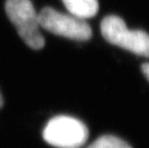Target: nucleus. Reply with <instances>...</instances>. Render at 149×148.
Listing matches in <instances>:
<instances>
[{
	"label": "nucleus",
	"mask_w": 149,
	"mask_h": 148,
	"mask_svg": "<svg viewBox=\"0 0 149 148\" xmlns=\"http://www.w3.org/2000/svg\"><path fill=\"white\" fill-rule=\"evenodd\" d=\"M87 148H132L129 144L121 138L112 136V135H105L98 138L93 143L90 144Z\"/></svg>",
	"instance_id": "obj_6"
},
{
	"label": "nucleus",
	"mask_w": 149,
	"mask_h": 148,
	"mask_svg": "<svg viewBox=\"0 0 149 148\" xmlns=\"http://www.w3.org/2000/svg\"><path fill=\"white\" fill-rule=\"evenodd\" d=\"M6 13L26 44L39 50L44 46V38L32 2L30 0H7Z\"/></svg>",
	"instance_id": "obj_2"
},
{
	"label": "nucleus",
	"mask_w": 149,
	"mask_h": 148,
	"mask_svg": "<svg viewBox=\"0 0 149 148\" xmlns=\"http://www.w3.org/2000/svg\"><path fill=\"white\" fill-rule=\"evenodd\" d=\"M40 28L70 40H88L91 38V28L87 21L70 14H64L46 7L38 14Z\"/></svg>",
	"instance_id": "obj_4"
},
{
	"label": "nucleus",
	"mask_w": 149,
	"mask_h": 148,
	"mask_svg": "<svg viewBox=\"0 0 149 148\" xmlns=\"http://www.w3.org/2000/svg\"><path fill=\"white\" fill-rule=\"evenodd\" d=\"M101 34L108 42L143 57H149V35L141 30H131L116 15H108L101 21Z\"/></svg>",
	"instance_id": "obj_1"
},
{
	"label": "nucleus",
	"mask_w": 149,
	"mask_h": 148,
	"mask_svg": "<svg viewBox=\"0 0 149 148\" xmlns=\"http://www.w3.org/2000/svg\"><path fill=\"white\" fill-rule=\"evenodd\" d=\"M69 14L82 19L93 17L98 12L97 0H62Z\"/></svg>",
	"instance_id": "obj_5"
},
{
	"label": "nucleus",
	"mask_w": 149,
	"mask_h": 148,
	"mask_svg": "<svg viewBox=\"0 0 149 148\" xmlns=\"http://www.w3.org/2000/svg\"><path fill=\"white\" fill-rule=\"evenodd\" d=\"M2 105H3V98H2L1 92H0V108L2 107Z\"/></svg>",
	"instance_id": "obj_8"
},
{
	"label": "nucleus",
	"mask_w": 149,
	"mask_h": 148,
	"mask_svg": "<svg viewBox=\"0 0 149 148\" xmlns=\"http://www.w3.org/2000/svg\"><path fill=\"white\" fill-rule=\"evenodd\" d=\"M88 137L83 122L68 115H58L50 119L43 130V138L58 148H80Z\"/></svg>",
	"instance_id": "obj_3"
},
{
	"label": "nucleus",
	"mask_w": 149,
	"mask_h": 148,
	"mask_svg": "<svg viewBox=\"0 0 149 148\" xmlns=\"http://www.w3.org/2000/svg\"><path fill=\"white\" fill-rule=\"evenodd\" d=\"M141 71L144 74V76L146 77V79L149 81V63L143 64L141 65Z\"/></svg>",
	"instance_id": "obj_7"
}]
</instances>
